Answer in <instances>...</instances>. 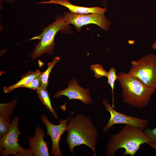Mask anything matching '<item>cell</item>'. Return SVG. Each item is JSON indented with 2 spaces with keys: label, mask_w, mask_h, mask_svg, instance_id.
I'll use <instances>...</instances> for the list:
<instances>
[{
  "label": "cell",
  "mask_w": 156,
  "mask_h": 156,
  "mask_svg": "<svg viewBox=\"0 0 156 156\" xmlns=\"http://www.w3.org/2000/svg\"><path fill=\"white\" fill-rule=\"evenodd\" d=\"M67 131L66 142L73 154L74 147L84 144L93 150V156H97L95 150L98 131L89 117L81 114H77L71 118Z\"/></svg>",
  "instance_id": "cell-1"
},
{
  "label": "cell",
  "mask_w": 156,
  "mask_h": 156,
  "mask_svg": "<svg viewBox=\"0 0 156 156\" xmlns=\"http://www.w3.org/2000/svg\"><path fill=\"white\" fill-rule=\"evenodd\" d=\"M152 142L142 129L125 125L120 132L110 136L105 149L106 154L108 156H114L118 149L123 148L125 149L123 155L133 156L142 144Z\"/></svg>",
  "instance_id": "cell-2"
},
{
  "label": "cell",
  "mask_w": 156,
  "mask_h": 156,
  "mask_svg": "<svg viewBox=\"0 0 156 156\" xmlns=\"http://www.w3.org/2000/svg\"><path fill=\"white\" fill-rule=\"evenodd\" d=\"M116 80L121 86L123 101L132 107L140 108L146 106L155 91L128 73H119Z\"/></svg>",
  "instance_id": "cell-3"
},
{
  "label": "cell",
  "mask_w": 156,
  "mask_h": 156,
  "mask_svg": "<svg viewBox=\"0 0 156 156\" xmlns=\"http://www.w3.org/2000/svg\"><path fill=\"white\" fill-rule=\"evenodd\" d=\"M68 25L66 22L63 16L57 15L55 21L44 28L41 34L31 38V40L40 39L31 54L32 59L40 57L45 53L52 54L55 45L54 38L56 34L59 31H66L68 29Z\"/></svg>",
  "instance_id": "cell-4"
},
{
  "label": "cell",
  "mask_w": 156,
  "mask_h": 156,
  "mask_svg": "<svg viewBox=\"0 0 156 156\" xmlns=\"http://www.w3.org/2000/svg\"><path fill=\"white\" fill-rule=\"evenodd\" d=\"M129 74L136 77L147 87L156 90V55L149 53L132 60Z\"/></svg>",
  "instance_id": "cell-5"
},
{
  "label": "cell",
  "mask_w": 156,
  "mask_h": 156,
  "mask_svg": "<svg viewBox=\"0 0 156 156\" xmlns=\"http://www.w3.org/2000/svg\"><path fill=\"white\" fill-rule=\"evenodd\" d=\"M19 118L18 117L12 120L9 131L6 134L0 139V155L7 156H33L31 151L21 146L18 141V136L22 134L18 127Z\"/></svg>",
  "instance_id": "cell-6"
},
{
  "label": "cell",
  "mask_w": 156,
  "mask_h": 156,
  "mask_svg": "<svg viewBox=\"0 0 156 156\" xmlns=\"http://www.w3.org/2000/svg\"><path fill=\"white\" fill-rule=\"evenodd\" d=\"M63 16L68 25H73L78 31L81 27L90 24L97 25L105 31H107L111 25V22L105 17L104 14L96 13L81 14L65 12Z\"/></svg>",
  "instance_id": "cell-7"
},
{
  "label": "cell",
  "mask_w": 156,
  "mask_h": 156,
  "mask_svg": "<svg viewBox=\"0 0 156 156\" xmlns=\"http://www.w3.org/2000/svg\"><path fill=\"white\" fill-rule=\"evenodd\" d=\"M103 103L110 114V118L108 122L103 128L104 132H107L112 126L117 124L129 125L142 130L148 128V121L147 119L138 118L119 112L111 106L107 99H103Z\"/></svg>",
  "instance_id": "cell-8"
},
{
  "label": "cell",
  "mask_w": 156,
  "mask_h": 156,
  "mask_svg": "<svg viewBox=\"0 0 156 156\" xmlns=\"http://www.w3.org/2000/svg\"><path fill=\"white\" fill-rule=\"evenodd\" d=\"M71 118V116L65 120L60 119L58 121L59 124L55 125L51 123L45 115H42L41 117V120L47 128L46 134L49 135L51 138L52 144L51 154L53 156L62 155L59 146L60 141L62 135L67 130V123Z\"/></svg>",
  "instance_id": "cell-9"
},
{
  "label": "cell",
  "mask_w": 156,
  "mask_h": 156,
  "mask_svg": "<svg viewBox=\"0 0 156 156\" xmlns=\"http://www.w3.org/2000/svg\"><path fill=\"white\" fill-rule=\"evenodd\" d=\"M89 89L81 88L78 84L77 79H74L69 82L67 88L56 92L54 98L56 99L64 95L68 97L69 100L78 99L85 104H88L92 101Z\"/></svg>",
  "instance_id": "cell-10"
},
{
  "label": "cell",
  "mask_w": 156,
  "mask_h": 156,
  "mask_svg": "<svg viewBox=\"0 0 156 156\" xmlns=\"http://www.w3.org/2000/svg\"><path fill=\"white\" fill-rule=\"evenodd\" d=\"M44 135L45 133L43 129L40 127H37L36 128L35 135L30 136L28 139V146L33 155H50L47 143L44 140Z\"/></svg>",
  "instance_id": "cell-11"
},
{
  "label": "cell",
  "mask_w": 156,
  "mask_h": 156,
  "mask_svg": "<svg viewBox=\"0 0 156 156\" xmlns=\"http://www.w3.org/2000/svg\"><path fill=\"white\" fill-rule=\"evenodd\" d=\"M39 4L54 3L58 4L67 8L70 12L81 14L92 13L104 14L107 11L106 8L99 7H86L77 6L72 4L68 0H51L38 3Z\"/></svg>",
  "instance_id": "cell-12"
},
{
  "label": "cell",
  "mask_w": 156,
  "mask_h": 156,
  "mask_svg": "<svg viewBox=\"0 0 156 156\" xmlns=\"http://www.w3.org/2000/svg\"><path fill=\"white\" fill-rule=\"evenodd\" d=\"M17 98L11 102L0 104V137H2L8 132L11 126L10 117L16 104Z\"/></svg>",
  "instance_id": "cell-13"
},
{
  "label": "cell",
  "mask_w": 156,
  "mask_h": 156,
  "mask_svg": "<svg viewBox=\"0 0 156 156\" xmlns=\"http://www.w3.org/2000/svg\"><path fill=\"white\" fill-rule=\"evenodd\" d=\"M43 72L38 70L36 71H29L21 77V79L15 84L8 87H4L3 91L5 93H8L17 88L23 87L25 85L31 82L36 77H37Z\"/></svg>",
  "instance_id": "cell-14"
},
{
  "label": "cell",
  "mask_w": 156,
  "mask_h": 156,
  "mask_svg": "<svg viewBox=\"0 0 156 156\" xmlns=\"http://www.w3.org/2000/svg\"><path fill=\"white\" fill-rule=\"evenodd\" d=\"M37 92L43 104L53 114L55 118L58 119V116L52 105L49 95L47 90L40 86L37 90Z\"/></svg>",
  "instance_id": "cell-15"
},
{
  "label": "cell",
  "mask_w": 156,
  "mask_h": 156,
  "mask_svg": "<svg viewBox=\"0 0 156 156\" xmlns=\"http://www.w3.org/2000/svg\"><path fill=\"white\" fill-rule=\"evenodd\" d=\"M60 58L58 57H55L52 61L48 64V67L47 70L41 74V84L40 87L43 89L47 90L48 84V78L52 68L60 60Z\"/></svg>",
  "instance_id": "cell-16"
},
{
  "label": "cell",
  "mask_w": 156,
  "mask_h": 156,
  "mask_svg": "<svg viewBox=\"0 0 156 156\" xmlns=\"http://www.w3.org/2000/svg\"><path fill=\"white\" fill-rule=\"evenodd\" d=\"M108 80L107 83L110 86L112 92V107L114 108V90L115 81L116 80L117 75L116 74V70L113 67H112L108 72L107 75Z\"/></svg>",
  "instance_id": "cell-17"
},
{
  "label": "cell",
  "mask_w": 156,
  "mask_h": 156,
  "mask_svg": "<svg viewBox=\"0 0 156 156\" xmlns=\"http://www.w3.org/2000/svg\"><path fill=\"white\" fill-rule=\"evenodd\" d=\"M91 68L94 72L96 77L98 78L103 76L107 77L108 72L105 70L101 65L99 64L92 65L91 66Z\"/></svg>",
  "instance_id": "cell-18"
},
{
  "label": "cell",
  "mask_w": 156,
  "mask_h": 156,
  "mask_svg": "<svg viewBox=\"0 0 156 156\" xmlns=\"http://www.w3.org/2000/svg\"><path fill=\"white\" fill-rule=\"evenodd\" d=\"M42 74L39 76L36 77L30 83L23 86V87L30 88L34 90H38L40 88L41 85V75Z\"/></svg>",
  "instance_id": "cell-19"
},
{
  "label": "cell",
  "mask_w": 156,
  "mask_h": 156,
  "mask_svg": "<svg viewBox=\"0 0 156 156\" xmlns=\"http://www.w3.org/2000/svg\"><path fill=\"white\" fill-rule=\"evenodd\" d=\"M144 131L146 134L151 138L152 142L156 141V127L151 129L147 128L145 129Z\"/></svg>",
  "instance_id": "cell-20"
},
{
  "label": "cell",
  "mask_w": 156,
  "mask_h": 156,
  "mask_svg": "<svg viewBox=\"0 0 156 156\" xmlns=\"http://www.w3.org/2000/svg\"><path fill=\"white\" fill-rule=\"evenodd\" d=\"M148 144L154 148L156 150V141L148 143Z\"/></svg>",
  "instance_id": "cell-21"
},
{
  "label": "cell",
  "mask_w": 156,
  "mask_h": 156,
  "mask_svg": "<svg viewBox=\"0 0 156 156\" xmlns=\"http://www.w3.org/2000/svg\"><path fill=\"white\" fill-rule=\"evenodd\" d=\"M15 0H0V1H5L10 3H12L14 2Z\"/></svg>",
  "instance_id": "cell-22"
},
{
  "label": "cell",
  "mask_w": 156,
  "mask_h": 156,
  "mask_svg": "<svg viewBox=\"0 0 156 156\" xmlns=\"http://www.w3.org/2000/svg\"><path fill=\"white\" fill-rule=\"evenodd\" d=\"M152 48L154 49H156V41H155L153 44Z\"/></svg>",
  "instance_id": "cell-23"
}]
</instances>
